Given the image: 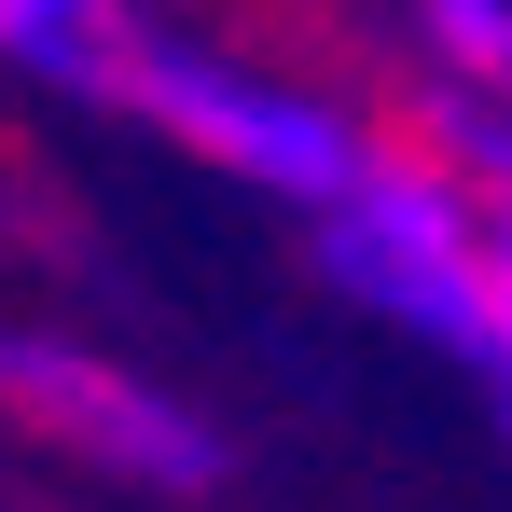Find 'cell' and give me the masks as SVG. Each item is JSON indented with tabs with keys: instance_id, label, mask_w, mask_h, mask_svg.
I'll return each instance as SVG.
<instances>
[{
	"instance_id": "obj_1",
	"label": "cell",
	"mask_w": 512,
	"mask_h": 512,
	"mask_svg": "<svg viewBox=\"0 0 512 512\" xmlns=\"http://www.w3.org/2000/svg\"><path fill=\"white\" fill-rule=\"evenodd\" d=\"M319 250H333V277L360 305H388L402 333H443V346L485 360V208H457L443 180L360 153V180L319 208Z\"/></svg>"
},
{
	"instance_id": "obj_2",
	"label": "cell",
	"mask_w": 512,
	"mask_h": 512,
	"mask_svg": "<svg viewBox=\"0 0 512 512\" xmlns=\"http://www.w3.org/2000/svg\"><path fill=\"white\" fill-rule=\"evenodd\" d=\"M97 97H139L194 153L277 180V194H305V208H333L346 180H360V125H346V111H319V97H291V84H250V70H208V56H180V42H111V84Z\"/></svg>"
},
{
	"instance_id": "obj_3",
	"label": "cell",
	"mask_w": 512,
	"mask_h": 512,
	"mask_svg": "<svg viewBox=\"0 0 512 512\" xmlns=\"http://www.w3.org/2000/svg\"><path fill=\"white\" fill-rule=\"evenodd\" d=\"M0 402L42 429V443H70V457H97V471H125V485H222V443L180 416V402L125 388L111 360H84V346L0 333Z\"/></svg>"
},
{
	"instance_id": "obj_4",
	"label": "cell",
	"mask_w": 512,
	"mask_h": 512,
	"mask_svg": "<svg viewBox=\"0 0 512 512\" xmlns=\"http://www.w3.org/2000/svg\"><path fill=\"white\" fill-rule=\"evenodd\" d=\"M0 56L56 70V84H111V28H97V0H0Z\"/></svg>"
},
{
	"instance_id": "obj_5",
	"label": "cell",
	"mask_w": 512,
	"mask_h": 512,
	"mask_svg": "<svg viewBox=\"0 0 512 512\" xmlns=\"http://www.w3.org/2000/svg\"><path fill=\"white\" fill-rule=\"evenodd\" d=\"M429 42L457 70H512V0H429Z\"/></svg>"
}]
</instances>
